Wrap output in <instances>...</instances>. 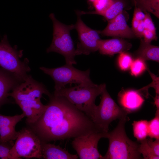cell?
I'll use <instances>...</instances> for the list:
<instances>
[{
	"label": "cell",
	"instance_id": "cell-13",
	"mask_svg": "<svg viewBox=\"0 0 159 159\" xmlns=\"http://www.w3.org/2000/svg\"><path fill=\"white\" fill-rule=\"evenodd\" d=\"M143 95L138 90L122 89L118 95L121 107L128 114L138 110L145 101Z\"/></svg>",
	"mask_w": 159,
	"mask_h": 159
},
{
	"label": "cell",
	"instance_id": "cell-11",
	"mask_svg": "<svg viewBox=\"0 0 159 159\" xmlns=\"http://www.w3.org/2000/svg\"><path fill=\"white\" fill-rule=\"evenodd\" d=\"M106 133L97 131L74 138L72 145L80 158L101 159L102 156L98 149V143L101 138H105Z\"/></svg>",
	"mask_w": 159,
	"mask_h": 159
},
{
	"label": "cell",
	"instance_id": "cell-32",
	"mask_svg": "<svg viewBox=\"0 0 159 159\" xmlns=\"http://www.w3.org/2000/svg\"><path fill=\"white\" fill-rule=\"evenodd\" d=\"M147 139L154 153L156 155L159 156V139H155V141H153V138H151Z\"/></svg>",
	"mask_w": 159,
	"mask_h": 159
},
{
	"label": "cell",
	"instance_id": "cell-17",
	"mask_svg": "<svg viewBox=\"0 0 159 159\" xmlns=\"http://www.w3.org/2000/svg\"><path fill=\"white\" fill-rule=\"evenodd\" d=\"M140 39L139 47L134 53L136 58H140L145 61L152 60L158 62L159 47L145 42L142 38Z\"/></svg>",
	"mask_w": 159,
	"mask_h": 159
},
{
	"label": "cell",
	"instance_id": "cell-34",
	"mask_svg": "<svg viewBox=\"0 0 159 159\" xmlns=\"http://www.w3.org/2000/svg\"><path fill=\"white\" fill-rule=\"evenodd\" d=\"M144 29L143 20L140 21L138 25L134 32L136 37L142 38L143 37V33Z\"/></svg>",
	"mask_w": 159,
	"mask_h": 159
},
{
	"label": "cell",
	"instance_id": "cell-4",
	"mask_svg": "<svg viewBox=\"0 0 159 159\" xmlns=\"http://www.w3.org/2000/svg\"><path fill=\"white\" fill-rule=\"evenodd\" d=\"M43 94L49 97L51 94L42 83L29 75L24 81L19 83L11 91V97L21 109L38 108L42 105L41 99Z\"/></svg>",
	"mask_w": 159,
	"mask_h": 159
},
{
	"label": "cell",
	"instance_id": "cell-8",
	"mask_svg": "<svg viewBox=\"0 0 159 159\" xmlns=\"http://www.w3.org/2000/svg\"><path fill=\"white\" fill-rule=\"evenodd\" d=\"M39 69L53 80L55 90H60L67 85L72 83L89 86L97 85L90 78V69L83 71L76 68L73 64H66L58 67L49 68L41 67Z\"/></svg>",
	"mask_w": 159,
	"mask_h": 159
},
{
	"label": "cell",
	"instance_id": "cell-35",
	"mask_svg": "<svg viewBox=\"0 0 159 159\" xmlns=\"http://www.w3.org/2000/svg\"><path fill=\"white\" fill-rule=\"evenodd\" d=\"M139 22L140 21L137 20L133 18L132 23V29L134 32H135L137 27H138L139 24Z\"/></svg>",
	"mask_w": 159,
	"mask_h": 159
},
{
	"label": "cell",
	"instance_id": "cell-1",
	"mask_svg": "<svg viewBox=\"0 0 159 159\" xmlns=\"http://www.w3.org/2000/svg\"><path fill=\"white\" fill-rule=\"evenodd\" d=\"M32 130L42 142L69 139L100 131L90 118L65 97L53 94Z\"/></svg>",
	"mask_w": 159,
	"mask_h": 159
},
{
	"label": "cell",
	"instance_id": "cell-5",
	"mask_svg": "<svg viewBox=\"0 0 159 159\" xmlns=\"http://www.w3.org/2000/svg\"><path fill=\"white\" fill-rule=\"evenodd\" d=\"M49 16L53 23V38L50 46L46 49L47 53H58L64 57L66 64H76V49L70 34V31L75 29V24L67 25L61 23L53 13L50 14Z\"/></svg>",
	"mask_w": 159,
	"mask_h": 159
},
{
	"label": "cell",
	"instance_id": "cell-28",
	"mask_svg": "<svg viewBox=\"0 0 159 159\" xmlns=\"http://www.w3.org/2000/svg\"><path fill=\"white\" fill-rule=\"evenodd\" d=\"M132 56L126 52L119 54L118 57V64L120 68L123 71H126L130 69L133 61Z\"/></svg>",
	"mask_w": 159,
	"mask_h": 159
},
{
	"label": "cell",
	"instance_id": "cell-14",
	"mask_svg": "<svg viewBox=\"0 0 159 159\" xmlns=\"http://www.w3.org/2000/svg\"><path fill=\"white\" fill-rule=\"evenodd\" d=\"M132 47V44L122 38L115 37L101 40L98 50L102 54L112 55L126 52Z\"/></svg>",
	"mask_w": 159,
	"mask_h": 159
},
{
	"label": "cell",
	"instance_id": "cell-6",
	"mask_svg": "<svg viewBox=\"0 0 159 159\" xmlns=\"http://www.w3.org/2000/svg\"><path fill=\"white\" fill-rule=\"evenodd\" d=\"M22 52L10 44L4 35L0 42V67L13 74L20 82L24 81L31 71L28 60L21 59Z\"/></svg>",
	"mask_w": 159,
	"mask_h": 159
},
{
	"label": "cell",
	"instance_id": "cell-23",
	"mask_svg": "<svg viewBox=\"0 0 159 159\" xmlns=\"http://www.w3.org/2000/svg\"><path fill=\"white\" fill-rule=\"evenodd\" d=\"M148 129L150 138L159 139V109H157L155 117L148 121Z\"/></svg>",
	"mask_w": 159,
	"mask_h": 159
},
{
	"label": "cell",
	"instance_id": "cell-20",
	"mask_svg": "<svg viewBox=\"0 0 159 159\" xmlns=\"http://www.w3.org/2000/svg\"><path fill=\"white\" fill-rule=\"evenodd\" d=\"M125 6L123 0H113L110 7L100 15L104 16L108 21L110 20L122 12Z\"/></svg>",
	"mask_w": 159,
	"mask_h": 159
},
{
	"label": "cell",
	"instance_id": "cell-9",
	"mask_svg": "<svg viewBox=\"0 0 159 159\" xmlns=\"http://www.w3.org/2000/svg\"><path fill=\"white\" fill-rule=\"evenodd\" d=\"M42 144L41 140L32 129L24 128L19 131L9 153L14 159L42 158Z\"/></svg>",
	"mask_w": 159,
	"mask_h": 159
},
{
	"label": "cell",
	"instance_id": "cell-3",
	"mask_svg": "<svg viewBox=\"0 0 159 159\" xmlns=\"http://www.w3.org/2000/svg\"><path fill=\"white\" fill-rule=\"evenodd\" d=\"M105 88V83L95 86L78 85L55 90L53 95L65 97L90 118L96 105L95 102L96 97L100 95Z\"/></svg>",
	"mask_w": 159,
	"mask_h": 159
},
{
	"label": "cell",
	"instance_id": "cell-15",
	"mask_svg": "<svg viewBox=\"0 0 159 159\" xmlns=\"http://www.w3.org/2000/svg\"><path fill=\"white\" fill-rule=\"evenodd\" d=\"M20 82L13 74L0 67V107L8 102L10 93Z\"/></svg>",
	"mask_w": 159,
	"mask_h": 159
},
{
	"label": "cell",
	"instance_id": "cell-26",
	"mask_svg": "<svg viewBox=\"0 0 159 159\" xmlns=\"http://www.w3.org/2000/svg\"><path fill=\"white\" fill-rule=\"evenodd\" d=\"M145 61L138 58L133 60L130 68L132 75L138 76L147 69V66Z\"/></svg>",
	"mask_w": 159,
	"mask_h": 159
},
{
	"label": "cell",
	"instance_id": "cell-27",
	"mask_svg": "<svg viewBox=\"0 0 159 159\" xmlns=\"http://www.w3.org/2000/svg\"><path fill=\"white\" fill-rule=\"evenodd\" d=\"M147 70L151 77L153 81L148 85L138 90L143 96H144L146 98L148 97L149 95L148 89L150 87H153L155 89L156 95H159V77L152 73L148 69H147Z\"/></svg>",
	"mask_w": 159,
	"mask_h": 159
},
{
	"label": "cell",
	"instance_id": "cell-21",
	"mask_svg": "<svg viewBox=\"0 0 159 159\" xmlns=\"http://www.w3.org/2000/svg\"><path fill=\"white\" fill-rule=\"evenodd\" d=\"M15 125H8L0 127V143H11L15 140L19 131L15 130Z\"/></svg>",
	"mask_w": 159,
	"mask_h": 159
},
{
	"label": "cell",
	"instance_id": "cell-37",
	"mask_svg": "<svg viewBox=\"0 0 159 159\" xmlns=\"http://www.w3.org/2000/svg\"><path fill=\"white\" fill-rule=\"evenodd\" d=\"M89 1H92V2H94L96 0H89Z\"/></svg>",
	"mask_w": 159,
	"mask_h": 159
},
{
	"label": "cell",
	"instance_id": "cell-19",
	"mask_svg": "<svg viewBox=\"0 0 159 159\" xmlns=\"http://www.w3.org/2000/svg\"><path fill=\"white\" fill-rule=\"evenodd\" d=\"M148 121L146 120L134 121L132 125L134 137L140 142L148 136Z\"/></svg>",
	"mask_w": 159,
	"mask_h": 159
},
{
	"label": "cell",
	"instance_id": "cell-10",
	"mask_svg": "<svg viewBox=\"0 0 159 159\" xmlns=\"http://www.w3.org/2000/svg\"><path fill=\"white\" fill-rule=\"evenodd\" d=\"M76 13L77 20L75 24V29L77 32L79 39L76 49V55H89L98 50L101 40L99 31L92 29L87 26L81 19V15L79 11Z\"/></svg>",
	"mask_w": 159,
	"mask_h": 159
},
{
	"label": "cell",
	"instance_id": "cell-30",
	"mask_svg": "<svg viewBox=\"0 0 159 159\" xmlns=\"http://www.w3.org/2000/svg\"><path fill=\"white\" fill-rule=\"evenodd\" d=\"M6 143H0V158L3 159H14L9 153L10 147Z\"/></svg>",
	"mask_w": 159,
	"mask_h": 159
},
{
	"label": "cell",
	"instance_id": "cell-22",
	"mask_svg": "<svg viewBox=\"0 0 159 159\" xmlns=\"http://www.w3.org/2000/svg\"><path fill=\"white\" fill-rule=\"evenodd\" d=\"M113 0H96L93 3L95 11H79L81 15L86 14H97L100 15L105 12L112 5Z\"/></svg>",
	"mask_w": 159,
	"mask_h": 159
},
{
	"label": "cell",
	"instance_id": "cell-24",
	"mask_svg": "<svg viewBox=\"0 0 159 159\" xmlns=\"http://www.w3.org/2000/svg\"><path fill=\"white\" fill-rule=\"evenodd\" d=\"M139 151L144 159H159V156L156 155L153 152L148 144L147 138L140 141Z\"/></svg>",
	"mask_w": 159,
	"mask_h": 159
},
{
	"label": "cell",
	"instance_id": "cell-18",
	"mask_svg": "<svg viewBox=\"0 0 159 159\" xmlns=\"http://www.w3.org/2000/svg\"><path fill=\"white\" fill-rule=\"evenodd\" d=\"M135 6L159 17V0H133Z\"/></svg>",
	"mask_w": 159,
	"mask_h": 159
},
{
	"label": "cell",
	"instance_id": "cell-2",
	"mask_svg": "<svg viewBox=\"0 0 159 159\" xmlns=\"http://www.w3.org/2000/svg\"><path fill=\"white\" fill-rule=\"evenodd\" d=\"M128 119L127 117L119 120L116 127L106 133L105 138L108 139L109 146L106 153L101 159L142 158L139 151V144L130 139L126 133L125 124Z\"/></svg>",
	"mask_w": 159,
	"mask_h": 159
},
{
	"label": "cell",
	"instance_id": "cell-29",
	"mask_svg": "<svg viewBox=\"0 0 159 159\" xmlns=\"http://www.w3.org/2000/svg\"><path fill=\"white\" fill-rule=\"evenodd\" d=\"M145 17L143 20L145 29L156 32V29L149 13L145 11Z\"/></svg>",
	"mask_w": 159,
	"mask_h": 159
},
{
	"label": "cell",
	"instance_id": "cell-12",
	"mask_svg": "<svg viewBox=\"0 0 159 159\" xmlns=\"http://www.w3.org/2000/svg\"><path fill=\"white\" fill-rule=\"evenodd\" d=\"M108 21L106 27L102 30L99 31L100 34L120 38H133L136 37L132 28L127 25L123 12Z\"/></svg>",
	"mask_w": 159,
	"mask_h": 159
},
{
	"label": "cell",
	"instance_id": "cell-7",
	"mask_svg": "<svg viewBox=\"0 0 159 159\" xmlns=\"http://www.w3.org/2000/svg\"><path fill=\"white\" fill-rule=\"evenodd\" d=\"M100 95V103L98 105L95 106L90 118L98 128L107 132L111 122L117 119L126 117L129 114L115 103L106 88Z\"/></svg>",
	"mask_w": 159,
	"mask_h": 159
},
{
	"label": "cell",
	"instance_id": "cell-25",
	"mask_svg": "<svg viewBox=\"0 0 159 159\" xmlns=\"http://www.w3.org/2000/svg\"><path fill=\"white\" fill-rule=\"evenodd\" d=\"M23 113L13 116H6L0 113V127L8 125H15L25 117Z\"/></svg>",
	"mask_w": 159,
	"mask_h": 159
},
{
	"label": "cell",
	"instance_id": "cell-31",
	"mask_svg": "<svg viewBox=\"0 0 159 159\" xmlns=\"http://www.w3.org/2000/svg\"><path fill=\"white\" fill-rule=\"evenodd\" d=\"M143 40L145 42L150 43L153 40H156L157 37L156 32L144 29L143 33Z\"/></svg>",
	"mask_w": 159,
	"mask_h": 159
},
{
	"label": "cell",
	"instance_id": "cell-36",
	"mask_svg": "<svg viewBox=\"0 0 159 159\" xmlns=\"http://www.w3.org/2000/svg\"><path fill=\"white\" fill-rule=\"evenodd\" d=\"M154 104L155 105L157 109H159V95H156L155 97L154 98Z\"/></svg>",
	"mask_w": 159,
	"mask_h": 159
},
{
	"label": "cell",
	"instance_id": "cell-16",
	"mask_svg": "<svg viewBox=\"0 0 159 159\" xmlns=\"http://www.w3.org/2000/svg\"><path fill=\"white\" fill-rule=\"evenodd\" d=\"M42 158L45 159H77V154H72L59 145L42 142Z\"/></svg>",
	"mask_w": 159,
	"mask_h": 159
},
{
	"label": "cell",
	"instance_id": "cell-33",
	"mask_svg": "<svg viewBox=\"0 0 159 159\" xmlns=\"http://www.w3.org/2000/svg\"><path fill=\"white\" fill-rule=\"evenodd\" d=\"M145 17V14L139 8L135 6L133 18L140 21L143 20Z\"/></svg>",
	"mask_w": 159,
	"mask_h": 159
}]
</instances>
